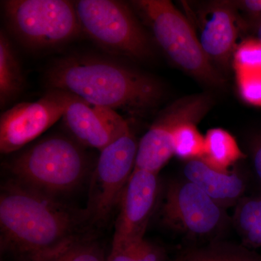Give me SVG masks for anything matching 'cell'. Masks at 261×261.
<instances>
[{
	"label": "cell",
	"instance_id": "6da1fadb",
	"mask_svg": "<svg viewBox=\"0 0 261 261\" xmlns=\"http://www.w3.org/2000/svg\"><path fill=\"white\" fill-rule=\"evenodd\" d=\"M83 212L9 178L0 192V247L18 261H53L82 240Z\"/></svg>",
	"mask_w": 261,
	"mask_h": 261
},
{
	"label": "cell",
	"instance_id": "7a4b0ae2",
	"mask_svg": "<svg viewBox=\"0 0 261 261\" xmlns=\"http://www.w3.org/2000/svg\"><path fill=\"white\" fill-rule=\"evenodd\" d=\"M49 89H59L94 106L142 115L159 106L163 84L152 75L110 58L70 55L53 62L44 73Z\"/></svg>",
	"mask_w": 261,
	"mask_h": 261
},
{
	"label": "cell",
	"instance_id": "3957f363",
	"mask_svg": "<svg viewBox=\"0 0 261 261\" xmlns=\"http://www.w3.org/2000/svg\"><path fill=\"white\" fill-rule=\"evenodd\" d=\"M84 146L63 135L46 137L5 163L10 178L59 199L83 183L90 169Z\"/></svg>",
	"mask_w": 261,
	"mask_h": 261
},
{
	"label": "cell",
	"instance_id": "277c9868",
	"mask_svg": "<svg viewBox=\"0 0 261 261\" xmlns=\"http://www.w3.org/2000/svg\"><path fill=\"white\" fill-rule=\"evenodd\" d=\"M130 3L176 66L202 83L215 87L224 86L223 77L202 50L188 19L171 2L137 0Z\"/></svg>",
	"mask_w": 261,
	"mask_h": 261
},
{
	"label": "cell",
	"instance_id": "5b68a950",
	"mask_svg": "<svg viewBox=\"0 0 261 261\" xmlns=\"http://www.w3.org/2000/svg\"><path fill=\"white\" fill-rule=\"evenodd\" d=\"M74 5L82 32L103 49L138 61L153 56L149 35L127 3L80 0Z\"/></svg>",
	"mask_w": 261,
	"mask_h": 261
},
{
	"label": "cell",
	"instance_id": "8992f818",
	"mask_svg": "<svg viewBox=\"0 0 261 261\" xmlns=\"http://www.w3.org/2000/svg\"><path fill=\"white\" fill-rule=\"evenodd\" d=\"M3 4L8 28L25 47H57L82 32L74 2L8 0Z\"/></svg>",
	"mask_w": 261,
	"mask_h": 261
},
{
	"label": "cell",
	"instance_id": "52a82bcc",
	"mask_svg": "<svg viewBox=\"0 0 261 261\" xmlns=\"http://www.w3.org/2000/svg\"><path fill=\"white\" fill-rule=\"evenodd\" d=\"M139 142L132 130L100 151L91 174L84 219L102 225L119 204L122 194L135 168Z\"/></svg>",
	"mask_w": 261,
	"mask_h": 261
},
{
	"label": "cell",
	"instance_id": "ba28073f",
	"mask_svg": "<svg viewBox=\"0 0 261 261\" xmlns=\"http://www.w3.org/2000/svg\"><path fill=\"white\" fill-rule=\"evenodd\" d=\"M225 220L224 208L195 184L186 178L168 184L161 206V221L166 227L205 238L218 232Z\"/></svg>",
	"mask_w": 261,
	"mask_h": 261
},
{
	"label": "cell",
	"instance_id": "9c48e42d",
	"mask_svg": "<svg viewBox=\"0 0 261 261\" xmlns=\"http://www.w3.org/2000/svg\"><path fill=\"white\" fill-rule=\"evenodd\" d=\"M213 98L207 93L180 98L163 110L139 142L135 169L158 173L173 155L175 130L188 122L198 123L210 111Z\"/></svg>",
	"mask_w": 261,
	"mask_h": 261
},
{
	"label": "cell",
	"instance_id": "30bf717a",
	"mask_svg": "<svg viewBox=\"0 0 261 261\" xmlns=\"http://www.w3.org/2000/svg\"><path fill=\"white\" fill-rule=\"evenodd\" d=\"M70 94L49 89L35 102L18 103L0 117V151L16 152L63 118Z\"/></svg>",
	"mask_w": 261,
	"mask_h": 261
},
{
	"label": "cell",
	"instance_id": "8fae6325",
	"mask_svg": "<svg viewBox=\"0 0 261 261\" xmlns=\"http://www.w3.org/2000/svg\"><path fill=\"white\" fill-rule=\"evenodd\" d=\"M158 173L135 169L122 194L111 252L143 240L159 200Z\"/></svg>",
	"mask_w": 261,
	"mask_h": 261
},
{
	"label": "cell",
	"instance_id": "7c38bea8",
	"mask_svg": "<svg viewBox=\"0 0 261 261\" xmlns=\"http://www.w3.org/2000/svg\"><path fill=\"white\" fill-rule=\"evenodd\" d=\"M62 118L76 142L99 151L130 130L116 111L94 106L72 94Z\"/></svg>",
	"mask_w": 261,
	"mask_h": 261
},
{
	"label": "cell",
	"instance_id": "4fadbf2b",
	"mask_svg": "<svg viewBox=\"0 0 261 261\" xmlns=\"http://www.w3.org/2000/svg\"><path fill=\"white\" fill-rule=\"evenodd\" d=\"M199 36L201 47L211 63L226 67L238 47L236 13L230 3H214L207 10Z\"/></svg>",
	"mask_w": 261,
	"mask_h": 261
},
{
	"label": "cell",
	"instance_id": "5bb4252c",
	"mask_svg": "<svg viewBox=\"0 0 261 261\" xmlns=\"http://www.w3.org/2000/svg\"><path fill=\"white\" fill-rule=\"evenodd\" d=\"M184 174L224 209L238 205L245 191V180L238 173L220 172L201 159L187 161Z\"/></svg>",
	"mask_w": 261,
	"mask_h": 261
},
{
	"label": "cell",
	"instance_id": "9a60e30c",
	"mask_svg": "<svg viewBox=\"0 0 261 261\" xmlns=\"http://www.w3.org/2000/svg\"><path fill=\"white\" fill-rule=\"evenodd\" d=\"M236 139L227 130L214 128L205 136V147L201 160L209 167L220 171L229 172V168L243 159Z\"/></svg>",
	"mask_w": 261,
	"mask_h": 261
},
{
	"label": "cell",
	"instance_id": "2e32d148",
	"mask_svg": "<svg viewBox=\"0 0 261 261\" xmlns=\"http://www.w3.org/2000/svg\"><path fill=\"white\" fill-rule=\"evenodd\" d=\"M24 76L11 42L4 32L0 33V104L11 102L23 91Z\"/></svg>",
	"mask_w": 261,
	"mask_h": 261
},
{
	"label": "cell",
	"instance_id": "e0dca14e",
	"mask_svg": "<svg viewBox=\"0 0 261 261\" xmlns=\"http://www.w3.org/2000/svg\"><path fill=\"white\" fill-rule=\"evenodd\" d=\"M233 221L246 246L261 247V194L243 197L236 205Z\"/></svg>",
	"mask_w": 261,
	"mask_h": 261
},
{
	"label": "cell",
	"instance_id": "ac0fdd59",
	"mask_svg": "<svg viewBox=\"0 0 261 261\" xmlns=\"http://www.w3.org/2000/svg\"><path fill=\"white\" fill-rule=\"evenodd\" d=\"M177 261H261V255L243 247L211 245L190 249Z\"/></svg>",
	"mask_w": 261,
	"mask_h": 261
},
{
	"label": "cell",
	"instance_id": "d6986e66",
	"mask_svg": "<svg viewBox=\"0 0 261 261\" xmlns=\"http://www.w3.org/2000/svg\"><path fill=\"white\" fill-rule=\"evenodd\" d=\"M197 123L188 122L175 130L173 136V154L178 159L190 161L200 159L205 147V137L197 127Z\"/></svg>",
	"mask_w": 261,
	"mask_h": 261
},
{
	"label": "cell",
	"instance_id": "ffe728a7",
	"mask_svg": "<svg viewBox=\"0 0 261 261\" xmlns=\"http://www.w3.org/2000/svg\"><path fill=\"white\" fill-rule=\"evenodd\" d=\"M106 261H163L159 247L145 239L117 251L110 252Z\"/></svg>",
	"mask_w": 261,
	"mask_h": 261
},
{
	"label": "cell",
	"instance_id": "44dd1931",
	"mask_svg": "<svg viewBox=\"0 0 261 261\" xmlns=\"http://www.w3.org/2000/svg\"><path fill=\"white\" fill-rule=\"evenodd\" d=\"M237 88L244 102L261 107V68L235 72Z\"/></svg>",
	"mask_w": 261,
	"mask_h": 261
},
{
	"label": "cell",
	"instance_id": "7402d4cb",
	"mask_svg": "<svg viewBox=\"0 0 261 261\" xmlns=\"http://www.w3.org/2000/svg\"><path fill=\"white\" fill-rule=\"evenodd\" d=\"M234 72L261 68V42L247 39L238 44L233 55Z\"/></svg>",
	"mask_w": 261,
	"mask_h": 261
},
{
	"label": "cell",
	"instance_id": "603a6c76",
	"mask_svg": "<svg viewBox=\"0 0 261 261\" xmlns=\"http://www.w3.org/2000/svg\"><path fill=\"white\" fill-rule=\"evenodd\" d=\"M53 261H106L101 247L93 242L82 240Z\"/></svg>",
	"mask_w": 261,
	"mask_h": 261
},
{
	"label": "cell",
	"instance_id": "cb8c5ba5",
	"mask_svg": "<svg viewBox=\"0 0 261 261\" xmlns=\"http://www.w3.org/2000/svg\"><path fill=\"white\" fill-rule=\"evenodd\" d=\"M237 4L239 8L260 20L261 0H244V1L238 2Z\"/></svg>",
	"mask_w": 261,
	"mask_h": 261
},
{
	"label": "cell",
	"instance_id": "d4e9b609",
	"mask_svg": "<svg viewBox=\"0 0 261 261\" xmlns=\"http://www.w3.org/2000/svg\"><path fill=\"white\" fill-rule=\"evenodd\" d=\"M252 165L257 180L261 185V137L252 146Z\"/></svg>",
	"mask_w": 261,
	"mask_h": 261
},
{
	"label": "cell",
	"instance_id": "484cf974",
	"mask_svg": "<svg viewBox=\"0 0 261 261\" xmlns=\"http://www.w3.org/2000/svg\"><path fill=\"white\" fill-rule=\"evenodd\" d=\"M257 39L261 42V19L259 20V23L257 24Z\"/></svg>",
	"mask_w": 261,
	"mask_h": 261
}]
</instances>
